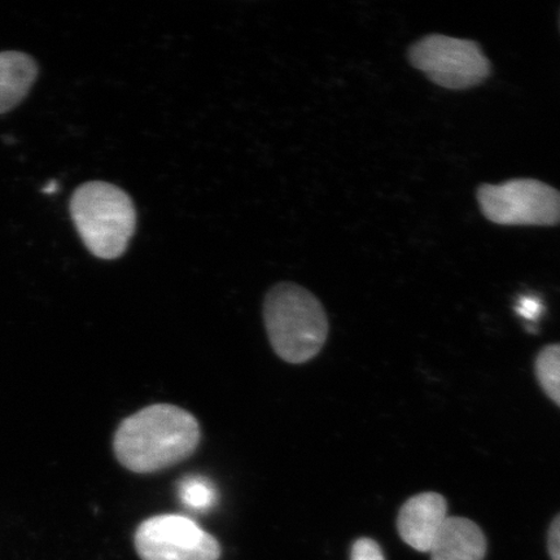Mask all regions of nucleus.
<instances>
[{"label": "nucleus", "mask_w": 560, "mask_h": 560, "mask_svg": "<svg viewBox=\"0 0 560 560\" xmlns=\"http://www.w3.org/2000/svg\"><path fill=\"white\" fill-rule=\"evenodd\" d=\"M199 441L200 425L191 412L158 404L124 420L116 431L114 451L128 470L151 474L190 457Z\"/></svg>", "instance_id": "nucleus-1"}, {"label": "nucleus", "mask_w": 560, "mask_h": 560, "mask_svg": "<svg viewBox=\"0 0 560 560\" xmlns=\"http://www.w3.org/2000/svg\"><path fill=\"white\" fill-rule=\"evenodd\" d=\"M264 315L271 347L285 362L305 363L324 348L328 336L326 312L303 287L276 285L266 296Z\"/></svg>", "instance_id": "nucleus-2"}, {"label": "nucleus", "mask_w": 560, "mask_h": 560, "mask_svg": "<svg viewBox=\"0 0 560 560\" xmlns=\"http://www.w3.org/2000/svg\"><path fill=\"white\" fill-rule=\"evenodd\" d=\"M70 214L83 244L96 257H120L135 234L137 213L130 196L107 182H88L70 199Z\"/></svg>", "instance_id": "nucleus-3"}, {"label": "nucleus", "mask_w": 560, "mask_h": 560, "mask_svg": "<svg viewBox=\"0 0 560 560\" xmlns=\"http://www.w3.org/2000/svg\"><path fill=\"white\" fill-rule=\"evenodd\" d=\"M482 213L499 225L555 226L560 222V192L536 179H513L482 186Z\"/></svg>", "instance_id": "nucleus-4"}, {"label": "nucleus", "mask_w": 560, "mask_h": 560, "mask_svg": "<svg viewBox=\"0 0 560 560\" xmlns=\"http://www.w3.org/2000/svg\"><path fill=\"white\" fill-rule=\"evenodd\" d=\"M412 66L438 85L464 90L479 85L489 74V61L472 40L433 34L411 47Z\"/></svg>", "instance_id": "nucleus-5"}, {"label": "nucleus", "mask_w": 560, "mask_h": 560, "mask_svg": "<svg viewBox=\"0 0 560 560\" xmlns=\"http://www.w3.org/2000/svg\"><path fill=\"white\" fill-rule=\"evenodd\" d=\"M142 560H219V541L190 517L152 516L139 525L135 538Z\"/></svg>", "instance_id": "nucleus-6"}, {"label": "nucleus", "mask_w": 560, "mask_h": 560, "mask_svg": "<svg viewBox=\"0 0 560 560\" xmlns=\"http://www.w3.org/2000/svg\"><path fill=\"white\" fill-rule=\"evenodd\" d=\"M447 520V503L435 492L420 493L405 502L397 520L402 541L420 552H430Z\"/></svg>", "instance_id": "nucleus-7"}, {"label": "nucleus", "mask_w": 560, "mask_h": 560, "mask_svg": "<svg viewBox=\"0 0 560 560\" xmlns=\"http://www.w3.org/2000/svg\"><path fill=\"white\" fill-rule=\"evenodd\" d=\"M430 555L432 560H485L487 538L472 521L447 516Z\"/></svg>", "instance_id": "nucleus-8"}, {"label": "nucleus", "mask_w": 560, "mask_h": 560, "mask_svg": "<svg viewBox=\"0 0 560 560\" xmlns=\"http://www.w3.org/2000/svg\"><path fill=\"white\" fill-rule=\"evenodd\" d=\"M37 62L20 51L0 52V115L23 102L37 80Z\"/></svg>", "instance_id": "nucleus-9"}, {"label": "nucleus", "mask_w": 560, "mask_h": 560, "mask_svg": "<svg viewBox=\"0 0 560 560\" xmlns=\"http://www.w3.org/2000/svg\"><path fill=\"white\" fill-rule=\"evenodd\" d=\"M178 495L186 508L195 511L213 509L219 499L213 482L199 475L186 476L178 485Z\"/></svg>", "instance_id": "nucleus-10"}, {"label": "nucleus", "mask_w": 560, "mask_h": 560, "mask_svg": "<svg viewBox=\"0 0 560 560\" xmlns=\"http://www.w3.org/2000/svg\"><path fill=\"white\" fill-rule=\"evenodd\" d=\"M535 368L545 394L560 408V345L544 348Z\"/></svg>", "instance_id": "nucleus-11"}, {"label": "nucleus", "mask_w": 560, "mask_h": 560, "mask_svg": "<svg viewBox=\"0 0 560 560\" xmlns=\"http://www.w3.org/2000/svg\"><path fill=\"white\" fill-rule=\"evenodd\" d=\"M350 560H385V558L380 544L363 537L353 544Z\"/></svg>", "instance_id": "nucleus-12"}, {"label": "nucleus", "mask_w": 560, "mask_h": 560, "mask_svg": "<svg viewBox=\"0 0 560 560\" xmlns=\"http://www.w3.org/2000/svg\"><path fill=\"white\" fill-rule=\"evenodd\" d=\"M544 306L541 301L534 296H522L517 300L516 312L521 315L525 320L535 322L542 314Z\"/></svg>", "instance_id": "nucleus-13"}, {"label": "nucleus", "mask_w": 560, "mask_h": 560, "mask_svg": "<svg viewBox=\"0 0 560 560\" xmlns=\"http://www.w3.org/2000/svg\"><path fill=\"white\" fill-rule=\"evenodd\" d=\"M548 549L552 560H560V515L550 525Z\"/></svg>", "instance_id": "nucleus-14"}]
</instances>
